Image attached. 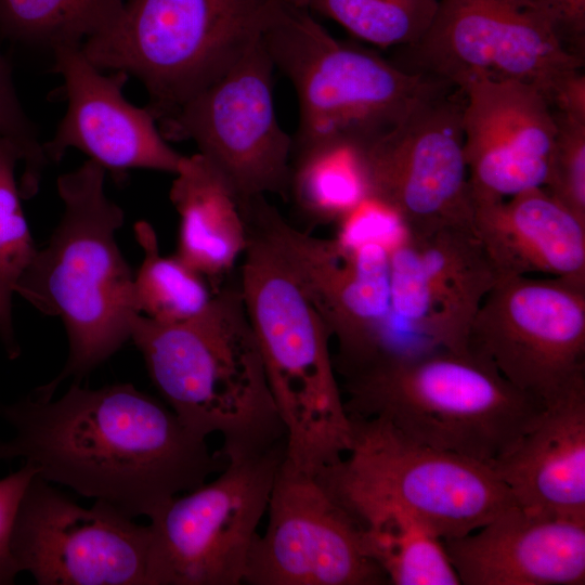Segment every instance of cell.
Masks as SVG:
<instances>
[{
	"instance_id": "1",
	"label": "cell",
	"mask_w": 585,
	"mask_h": 585,
	"mask_svg": "<svg viewBox=\"0 0 585 585\" xmlns=\"http://www.w3.org/2000/svg\"><path fill=\"white\" fill-rule=\"evenodd\" d=\"M15 429L0 459L21 457L50 483L148 519L226 465L171 408L131 384L79 381L58 399L38 392L3 408Z\"/></svg>"
},
{
	"instance_id": "2",
	"label": "cell",
	"mask_w": 585,
	"mask_h": 585,
	"mask_svg": "<svg viewBox=\"0 0 585 585\" xmlns=\"http://www.w3.org/2000/svg\"><path fill=\"white\" fill-rule=\"evenodd\" d=\"M130 340L172 412L199 438L219 434L226 461L286 441L239 287L222 286L184 322L138 314Z\"/></svg>"
},
{
	"instance_id": "3",
	"label": "cell",
	"mask_w": 585,
	"mask_h": 585,
	"mask_svg": "<svg viewBox=\"0 0 585 585\" xmlns=\"http://www.w3.org/2000/svg\"><path fill=\"white\" fill-rule=\"evenodd\" d=\"M106 170L88 159L57 178L61 220L37 249L15 292L40 312L57 316L66 330L65 367L37 392L52 398L61 381L81 378L130 340L140 314L133 273L116 242L123 210L104 188Z\"/></svg>"
},
{
	"instance_id": "4",
	"label": "cell",
	"mask_w": 585,
	"mask_h": 585,
	"mask_svg": "<svg viewBox=\"0 0 585 585\" xmlns=\"http://www.w3.org/2000/svg\"><path fill=\"white\" fill-rule=\"evenodd\" d=\"M239 290L286 431L285 459L316 474L349 450L352 420L330 335L272 240L246 220Z\"/></svg>"
},
{
	"instance_id": "5",
	"label": "cell",
	"mask_w": 585,
	"mask_h": 585,
	"mask_svg": "<svg viewBox=\"0 0 585 585\" xmlns=\"http://www.w3.org/2000/svg\"><path fill=\"white\" fill-rule=\"evenodd\" d=\"M350 417H378L408 438L491 466L546 405L471 353L393 355L342 378Z\"/></svg>"
},
{
	"instance_id": "6",
	"label": "cell",
	"mask_w": 585,
	"mask_h": 585,
	"mask_svg": "<svg viewBox=\"0 0 585 585\" xmlns=\"http://www.w3.org/2000/svg\"><path fill=\"white\" fill-rule=\"evenodd\" d=\"M281 1L123 0L81 48L99 69L135 76L158 123L256 46Z\"/></svg>"
},
{
	"instance_id": "7",
	"label": "cell",
	"mask_w": 585,
	"mask_h": 585,
	"mask_svg": "<svg viewBox=\"0 0 585 585\" xmlns=\"http://www.w3.org/2000/svg\"><path fill=\"white\" fill-rule=\"evenodd\" d=\"M261 42L297 94L299 122L291 150L328 139L373 143L437 83L335 38L311 12L287 0L273 11Z\"/></svg>"
},
{
	"instance_id": "8",
	"label": "cell",
	"mask_w": 585,
	"mask_h": 585,
	"mask_svg": "<svg viewBox=\"0 0 585 585\" xmlns=\"http://www.w3.org/2000/svg\"><path fill=\"white\" fill-rule=\"evenodd\" d=\"M351 420L348 452L315 474L349 514L394 506L443 541L469 534L515 505L490 466L419 443L382 418Z\"/></svg>"
},
{
	"instance_id": "9",
	"label": "cell",
	"mask_w": 585,
	"mask_h": 585,
	"mask_svg": "<svg viewBox=\"0 0 585 585\" xmlns=\"http://www.w3.org/2000/svg\"><path fill=\"white\" fill-rule=\"evenodd\" d=\"M286 441L230 459L210 482L177 495L150 518L154 585H239Z\"/></svg>"
},
{
	"instance_id": "10",
	"label": "cell",
	"mask_w": 585,
	"mask_h": 585,
	"mask_svg": "<svg viewBox=\"0 0 585 585\" xmlns=\"http://www.w3.org/2000/svg\"><path fill=\"white\" fill-rule=\"evenodd\" d=\"M459 92L438 81L390 131L363 147L367 198L416 239L473 226Z\"/></svg>"
},
{
	"instance_id": "11",
	"label": "cell",
	"mask_w": 585,
	"mask_h": 585,
	"mask_svg": "<svg viewBox=\"0 0 585 585\" xmlns=\"http://www.w3.org/2000/svg\"><path fill=\"white\" fill-rule=\"evenodd\" d=\"M274 66L261 39L223 76L158 122L169 141H193L242 204L288 199L292 136L277 119Z\"/></svg>"
},
{
	"instance_id": "12",
	"label": "cell",
	"mask_w": 585,
	"mask_h": 585,
	"mask_svg": "<svg viewBox=\"0 0 585 585\" xmlns=\"http://www.w3.org/2000/svg\"><path fill=\"white\" fill-rule=\"evenodd\" d=\"M240 209L275 245L336 340V372L361 368L382 355L391 338L389 248L302 232L265 196L248 199Z\"/></svg>"
},
{
	"instance_id": "13",
	"label": "cell",
	"mask_w": 585,
	"mask_h": 585,
	"mask_svg": "<svg viewBox=\"0 0 585 585\" xmlns=\"http://www.w3.org/2000/svg\"><path fill=\"white\" fill-rule=\"evenodd\" d=\"M403 68L461 90L477 80L517 81L546 99L584 57L573 54L533 8L511 0H440Z\"/></svg>"
},
{
	"instance_id": "14",
	"label": "cell",
	"mask_w": 585,
	"mask_h": 585,
	"mask_svg": "<svg viewBox=\"0 0 585 585\" xmlns=\"http://www.w3.org/2000/svg\"><path fill=\"white\" fill-rule=\"evenodd\" d=\"M467 351L547 406L585 375V288L556 277L499 278L473 318Z\"/></svg>"
},
{
	"instance_id": "15",
	"label": "cell",
	"mask_w": 585,
	"mask_h": 585,
	"mask_svg": "<svg viewBox=\"0 0 585 585\" xmlns=\"http://www.w3.org/2000/svg\"><path fill=\"white\" fill-rule=\"evenodd\" d=\"M12 551L39 585H154L150 525L101 500L81 507L38 473L21 503Z\"/></svg>"
},
{
	"instance_id": "16",
	"label": "cell",
	"mask_w": 585,
	"mask_h": 585,
	"mask_svg": "<svg viewBox=\"0 0 585 585\" xmlns=\"http://www.w3.org/2000/svg\"><path fill=\"white\" fill-rule=\"evenodd\" d=\"M286 457V456H285ZM250 547L249 585H378L388 582L368 555L362 530L316 479L285 458Z\"/></svg>"
},
{
	"instance_id": "17",
	"label": "cell",
	"mask_w": 585,
	"mask_h": 585,
	"mask_svg": "<svg viewBox=\"0 0 585 585\" xmlns=\"http://www.w3.org/2000/svg\"><path fill=\"white\" fill-rule=\"evenodd\" d=\"M52 51L53 72L63 79L67 109L54 135L43 143L48 161L57 162L68 148H76L106 172L178 171L184 156L170 146L147 107H138L123 96L127 73L102 74L80 44Z\"/></svg>"
},
{
	"instance_id": "18",
	"label": "cell",
	"mask_w": 585,
	"mask_h": 585,
	"mask_svg": "<svg viewBox=\"0 0 585 585\" xmlns=\"http://www.w3.org/2000/svg\"><path fill=\"white\" fill-rule=\"evenodd\" d=\"M460 91L472 203L545 187L557 132L545 96L517 81L477 80Z\"/></svg>"
},
{
	"instance_id": "19",
	"label": "cell",
	"mask_w": 585,
	"mask_h": 585,
	"mask_svg": "<svg viewBox=\"0 0 585 585\" xmlns=\"http://www.w3.org/2000/svg\"><path fill=\"white\" fill-rule=\"evenodd\" d=\"M460 584L583 585L585 521L512 505L480 529L442 541Z\"/></svg>"
},
{
	"instance_id": "20",
	"label": "cell",
	"mask_w": 585,
	"mask_h": 585,
	"mask_svg": "<svg viewBox=\"0 0 585 585\" xmlns=\"http://www.w3.org/2000/svg\"><path fill=\"white\" fill-rule=\"evenodd\" d=\"M490 467L516 506L585 521V375Z\"/></svg>"
},
{
	"instance_id": "21",
	"label": "cell",
	"mask_w": 585,
	"mask_h": 585,
	"mask_svg": "<svg viewBox=\"0 0 585 585\" xmlns=\"http://www.w3.org/2000/svg\"><path fill=\"white\" fill-rule=\"evenodd\" d=\"M473 229L500 278L543 273L585 288V224L544 187L473 202Z\"/></svg>"
},
{
	"instance_id": "22",
	"label": "cell",
	"mask_w": 585,
	"mask_h": 585,
	"mask_svg": "<svg viewBox=\"0 0 585 585\" xmlns=\"http://www.w3.org/2000/svg\"><path fill=\"white\" fill-rule=\"evenodd\" d=\"M174 176L169 191L180 217L174 255L217 292L247 246L244 214L230 186L199 153L184 156Z\"/></svg>"
},
{
	"instance_id": "23",
	"label": "cell",
	"mask_w": 585,
	"mask_h": 585,
	"mask_svg": "<svg viewBox=\"0 0 585 585\" xmlns=\"http://www.w3.org/2000/svg\"><path fill=\"white\" fill-rule=\"evenodd\" d=\"M413 240L432 302L430 341L437 349L468 353L470 326L500 278L498 271L473 226L446 227Z\"/></svg>"
},
{
	"instance_id": "24",
	"label": "cell",
	"mask_w": 585,
	"mask_h": 585,
	"mask_svg": "<svg viewBox=\"0 0 585 585\" xmlns=\"http://www.w3.org/2000/svg\"><path fill=\"white\" fill-rule=\"evenodd\" d=\"M364 146L328 139L291 150L288 198L300 216L338 223L368 197Z\"/></svg>"
},
{
	"instance_id": "25",
	"label": "cell",
	"mask_w": 585,
	"mask_h": 585,
	"mask_svg": "<svg viewBox=\"0 0 585 585\" xmlns=\"http://www.w3.org/2000/svg\"><path fill=\"white\" fill-rule=\"evenodd\" d=\"M362 530L368 555L394 585H458L442 540L394 506L350 514Z\"/></svg>"
},
{
	"instance_id": "26",
	"label": "cell",
	"mask_w": 585,
	"mask_h": 585,
	"mask_svg": "<svg viewBox=\"0 0 585 585\" xmlns=\"http://www.w3.org/2000/svg\"><path fill=\"white\" fill-rule=\"evenodd\" d=\"M143 259L133 277L140 314L160 323H179L200 314L214 295L207 280L178 256L160 253L154 227L134 224Z\"/></svg>"
},
{
	"instance_id": "27",
	"label": "cell",
	"mask_w": 585,
	"mask_h": 585,
	"mask_svg": "<svg viewBox=\"0 0 585 585\" xmlns=\"http://www.w3.org/2000/svg\"><path fill=\"white\" fill-rule=\"evenodd\" d=\"M123 0H0V36L48 47L82 44L105 30Z\"/></svg>"
},
{
	"instance_id": "28",
	"label": "cell",
	"mask_w": 585,
	"mask_h": 585,
	"mask_svg": "<svg viewBox=\"0 0 585 585\" xmlns=\"http://www.w3.org/2000/svg\"><path fill=\"white\" fill-rule=\"evenodd\" d=\"M378 47H410L430 27L440 0H287Z\"/></svg>"
},
{
	"instance_id": "29",
	"label": "cell",
	"mask_w": 585,
	"mask_h": 585,
	"mask_svg": "<svg viewBox=\"0 0 585 585\" xmlns=\"http://www.w3.org/2000/svg\"><path fill=\"white\" fill-rule=\"evenodd\" d=\"M23 164L17 147L0 136V337L8 354H20L12 318L16 285L37 252L25 219L15 168Z\"/></svg>"
},
{
	"instance_id": "30",
	"label": "cell",
	"mask_w": 585,
	"mask_h": 585,
	"mask_svg": "<svg viewBox=\"0 0 585 585\" xmlns=\"http://www.w3.org/2000/svg\"><path fill=\"white\" fill-rule=\"evenodd\" d=\"M389 283L391 314L437 349L429 337L433 309L426 271L415 242L404 231L389 248Z\"/></svg>"
},
{
	"instance_id": "31",
	"label": "cell",
	"mask_w": 585,
	"mask_h": 585,
	"mask_svg": "<svg viewBox=\"0 0 585 585\" xmlns=\"http://www.w3.org/2000/svg\"><path fill=\"white\" fill-rule=\"evenodd\" d=\"M554 116L557 132L544 188L585 224V120Z\"/></svg>"
},
{
	"instance_id": "32",
	"label": "cell",
	"mask_w": 585,
	"mask_h": 585,
	"mask_svg": "<svg viewBox=\"0 0 585 585\" xmlns=\"http://www.w3.org/2000/svg\"><path fill=\"white\" fill-rule=\"evenodd\" d=\"M0 136L14 144L23 156L21 190L25 198L35 195L39 188L41 173L49 162L43 143L35 123L24 112L17 96L12 68L0 53Z\"/></svg>"
},
{
	"instance_id": "33",
	"label": "cell",
	"mask_w": 585,
	"mask_h": 585,
	"mask_svg": "<svg viewBox=\"0 0 585 585\" xmlns=\"http://www.w3.org/2000/svg\"><path fill=\"white\" fill-rule=\"evenodd\" d=\"M37 469L26 464L17 471L0 479V585L11 584L20 572L12 538L21 503Z\"/></svg>"
},
{
	"instance_id": "34",
	"label": "cell",
	"mask_w": 585,
	"mask_h": 585,
	"mask_svg": "<svg viewBox=\"0 0 585 585\" xmlns=\"http://www.w3.org/2000/svg\"><path fill=\"white\" fill-rule=\"evenodd\" d=\"M529 5L546 20L566 49L584 57L585 0H530Z\"/></svg>"
},
{
	"instance_id": "35",
	"label": "cell",
	"mask_w": 585,
	"mask_h": 585,
	"mask_svg": "<svg viewBox=\"0 0 585 585\" xmlns=\"http://www.w3.org/2000/svg\"><path fill=\"white\" fill-rule=\"evenodd\" d=\"M547 102L554 113L585 120V75L581 69L564 76L549 94Z\"/></svg>"
},
{
	"instance_id": "36",
	"label": "cell",
	"mask_w": 585,
	"mask_h": 585,
	"mask_svg": "<svg viewBox=\"0 0 585 585\" xmlns=\"http://www.w3.org/2000/svg\"><path fill=\"white\" fill-rule=\"evenodd\" d=\"M511 1H516V2L529 5L530 0H511Z\"/></svg>"
}]
</instances>
